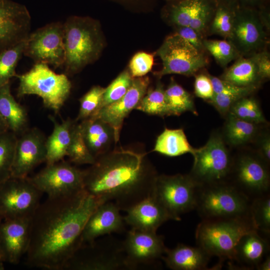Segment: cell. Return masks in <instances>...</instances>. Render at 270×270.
I'll return each mask as SVG.
<instances>
[{
	"label": "cell",
	"instance_id": "6da1fadb",
	"mask_svg": "<svg viewBox=\"0 0 270 270\" xmlns=\"http://www.w3.org/2000/svg\"><path fill=\"white\" fill-rule=\"evenodd\" d=\"M102 202L84 190L48 197L30 220L25 264L48 270H63L82 245V234L92 212Z\"/></svg>",
	"mask_w": 270,
	"mask_h": 270
},
{
	"label": "cell",
	"instance_id": "7a4b0ae2",
	"mask_svg": "<svg viewBox=\"0 0 270 270\" xmlns=\"http://www.w3.org/2000/svg\"><path fill=\"white\" fill-rule=\"evenodd\" d=\"M84 172L86 192L125 212L153 194L158 176L146 152L122 147L96 158Z\"/></svg>",
	"mask_w": 270,
	"mask_h": 270
},
{
	"label": "cell",
	"instance_id": "3957f363",
	"mask_svg": "<svg viewBox=\"0 0 270 270\" xmlns=\"http://www.w3.org/2000/svg\"><path fill=\"white\" fill-rule=\"evenodd\" d=\"M66 74L78 72L96 60L103 46L100 26L89 17L71 16L64 23Z\"/></svg>",
	"mask_w": 270,
	"mask_h": 270
},
{
	"label": "cell",
	"instance_id": "277c9868",
	"mask_svg": "<svg viewBox=\"0 0 270 270\" xmlns=\"http://www.w3.org/2000/svg\"><path fill=\"white\" fill-rule=\"evenodd\" d=\"M252 230H255L248 220L204 219L197 227L196 238L198 246L210 256L233 260L239 240Z\"/></svg>",
	"mask_w": 270,
	"mask_h": 270
},
{
	"label": "cell",
	"instance_id": "5b68a950",
	"mask_svg": "<svg viewBox=\"0 0 270 270\" xmlns=\"http://www.w3.org/2000/svg\"><path fill=\"white\" fill-rule=\"evenodd\" d=\"M251 200L232 184L200 186L196 208L204 219L242 218L250 220Z\"/></svg>",
	"mask_w": 270,
	"mask_h": 270
},
{
	"label": "cell",
	"instance_id": "8992f818",
	"mask_svg": "<svg viewBox=\"0 0 270 270\" xmlns=\"http://www.w3.org/2000/svg\"><path fill=\"white\" fill-rule=\"evenodd\" d=\"M19 80L18 96H40L46 108L58 112L68 98L71 82L65 74H58L48 64L36 63L28 72L15 76Z\"/></svg>",
	"mask_w": 270,
	"mask_h": 270
},
{
	"label": "cell",
	"instance_id": "52a82bcc",
	"mask_svg": "<svg viewBox=\"0 0 270 270\" xmlns=\"http://www.w3.org/2000/svg\"><path fill=\"white\" fill-rule=\"evenodd\" d=\"M270 30V8L258 10L238 6L232 32L228 40L242 56H250L266 48Z\"/></svg>",
	"mask_w": 270,
	"mask_h": 270
},
{
	"label": "cell",
	"instance_id": "ba28073f",
	"mask_svg": "<svg viewBox=\"0 0 270 270\" xmlns=\"http://www.w3.org/2000/svg\"><path fill=\"white\" fill-rule=\"evenodd\" d=\"M200 186L190 175H158L153 194L170 220H180V216L196 207Z\"/></svg>",
	"mask_w": 270,
	"mask_h": 270
},
{
	"label": "cell",
	"instance_id": "9c48e42d",
	"mask_svg": "<svg viewBox=\"0 0 270 270\" xmlns=\"http://www.w3.org/2000/svg\"><path fill=\"white\" fill-rule=\"evenodd\" d=\"M64 270H129L122 242L112 239L82 244L68 260Z\"/></svg>",
	"mask_w": 270,
	"mask_h": 270
},
{
	"label": "cell",
	"instance_id": "30bf717a",
	"mask_svg": "<svg viewBox=\"0 0 270 270\" xmlns=\"http://www.w3.org/2000/svg\"><path fill=\"white\" fill-rule=\"evenodd\" d=\"M192 156L194 162L190 175L200 186L224 182L232 164L220 135L212 136L204 146L196 148Z\"/></svg>",
	"mask_w": 270,
	"mask_h": 270
},
{
	"label": "cell",
	"instance_id": "8fae6325",
	"mask_svg": "<svg viewBox=\"0 0 270 270\" xmlns=\"http://www.w3.org/2000/svg\"><path fill=\"white\" fill-rule=\"evenodd\" d=\"M156 54L162 63L156 73L159 78L170 74L192 76L208 64L204 53L176 32L166 38Z\"/></svg>",
	"mask_w": 270,
	"mask_h": 270
},
{
	"label": "cell",
	"instance_id": "7c38bea8",
	"mask_svg": "<svg viewBox=\"0 0 270 270\" xmlns=\"http://www.w3.org/2000/svg\"><path fill=\"white\" fill-rule=\"evenodd\" d=\"M42 194L28 178L10 176L0 182V219L31 218Z\"/></svg>",
	"mask_w": 270,
	"mask_h": 270
},
{
	"label": "cell",
	"instance_id": "4fadbf2b",
	"mask_svg": "<svg viewBox=\"0 0 270 270\" xmlns=\"http://www.w3.org/2000/svg\"><path fill=\"white\" fill-rule=\"evenodd\" d=\"M24 54L36 63L50 64L56 68L64 66V23H50L30 33L26 39Z\"/></svg>",
	"mask_w": 270,
	"mask_h": 270
},
{
	"label": "cell",
	"instance_id": "5bb4252c",
	"mask_svg": "<svg viewBox=\"0 0 270 270\" xmlns=\"http://www.w3.org/2000/svg\"><path fill=\"white\" fill-rule=\"evenodd\" d=\"M84 170L62 160L46 164L29 179L42 194L48 197H57L84 190Z\"/></svg>",
	"mask_w": 270,
	"mask_h": 270
},
{
	"label": "cell",
	"instance_id": "9a60e30c",
	"mask_svg": "<svg viewBox=\"0 0 270 270\" xmlns=\"http://www.w3.org/2000/svg\"><path fill=\"white\" fill-rule=\"evenodd\" d=\"M129 270L151 264L164 256L166 248L162 236L156 232L132 228L122 242Z\"/></svg>",
	"mask_w": 270,
	"mask_h": 270
},
{
	"label": "cell",
	"instance_id": "2e32d148",
	"mask_svg": "<svg viewBox=\"0 0 270 270\" xmlns=\"http://www.w3.org/2000/svg\"><path fill=\"white\" fill-rule=\"evenodd\" d=\"M30 28V14L24 5L0 0V52L26 39Z\"/></svg>",
	"mask_w": 270,
	"mask_h": 270
},
{
	"label": "cell",
	"instance_id": "e0dca14e",
	"mask_svg": "<svg viewBox=\"0 0 270 270\" xmlns=\"http://www.w3.org/2000/svg\"><path fill=\"white\" fill-rule=\"evenodd\" d=\"M45 138L38 129L28 128L17 136L11 168V176L26 178L46 158Z\"/></svg>",
	"mask_w": 270,
	"mask_h": 270
},
{
	"label": "cell",
	"instance_id": "ac0fdd59",
	"mask_svg": "<svg viewBox=\"0 0 270 270\" xmlns=\"http://www.w3.org/2000/svg\"><path fill=\"white\" fill-rule=\"evenodd\" d=\"M149 84L150 80L148 76L134 78L130 88L120 99L102 108L94 116L107 122L113 128L116 143L119 140L120 131L124 118L134 109H136L146 92Z\"/></svg>",
	"mask_w": 270,
	"mask_h": 270
},
{
	"label": "cell",
	"instance_id": "d6986e66",
	"mask_svg": "<svg viewBox=\"0 0 270 270\" xmlns=\"http://www.w3.org/2000/svg\"><path fill=\"white\" fill-rule=\"evenodd\" d=\"M31 218L3 220L0 222V254L2 262L17 264L27 251Z\"/></svg>",
	"mask_w": 270,
	"mask_h": 270
},
{
	"label": "cell",
	"instance_id": "ffe728a7",
	"mask_svg": "<svg viewBox=\"0 0 270 270\" xmlns=\"http://www.w3.org/2000/svg\"><path fill=\"white\" fill-rule=\"evenodd\" d=\"M234 186L250 199L268 194L270 175L264 164L251 156H243L235 166Z\"/></svg>",
	"mask_w": 270,
	"mask_h": 270
},
{
	"label": "cell",
	"instance_id": "44dd1931",
	"mask_svg": "<svg viewBox=\"0 0 270 270\" xmlns=\"http://www.w3.org/2000/svg\"><path fill=\"white\" fill-rule=\"evenodd\" d=\"M120 209L112 202L100 204L88 218L82 234V244L113 232H120L124 228V218Z\"/></svg>",
	"mask_w": 270,
	"mask_h": 270
},
{
	"label": "cell",
	"instance_id": "7402d4cb",
	"mask_svg": "<svg viewBox=\"0 0 270 270\" xmlns=\"http://www.w3.org/2000/svg\"><path fill=\"white\" fill-rule=\"evenodd\" d=\"M124 222L136 230L156 232L164 222L170 220L154 194L140 201L126 212Z\"/></svg>",
	"mask_w": 270,
	"mask_h": 270
},
{
	"label": "cell",
	"instance_id": "603a6c76",
	"mask_svg": "<svg viewBox=\"0 0 270 270\" xmlns=\"http://www.w3.org/2000/svg\"><path fill=\"white\" fill-rule=\"evenodd\" d=\"M80 124L85 142L96 158L111 150L112 144H116L113 128L100 118L94 116Z\"/></svg>",
	"mask_w": 270,
	"mask_h": 270
},
{
	"label": "cell",
	"instance_id": "cb8c5ba5",
	"mask_svg": "<svg viewBox=\"0 0 270 270\" xmlns=\"http://www.w3.org/2000/svg\"><path fill=\"white\" fill-rule=\"evenodd\" d=\"M161 258L166 265L174 270H200L206 268L210 256L202 248L182 244L172 249L166 248Z\"/></svg>",
	"mask_w": 270,
	"mask_h": 270
},
{
	"label": "cell",
	"instance_id": "d4e9b609",
	"mask_svg": "<svg viewBox=\"0 0 270 270\" xmlns=\"http://www.w3.org/2000/svg\"><path fill=\"white\" fill-rule=\"evenodd\" d=\"M54 124L51 134L46 140V164L62 160L66 156L74 126L78 122L68 118L62 122H58L54 116H50Z\"/></svg>",
	"mask_w": 270,
	"mask_h": 270
},
{
	"label": "cell",
	"instance_id": "484cf974",
	"mask_svg": "<svg viewBox=\"0 0 270 270\" xmlns=\"http://www.w3.org/2000/svg\"><path fill=\"white\" fill-rule=\"evenodd\" d=\"M164 14L174 26H188L202 12L216 7V0H180L168 2Z\"/></svg>",
	"mask_w": 270,
	"mask_h": 270
},
{
	"label": "cell",
	"instance_id": "4316f807",
	"mask_svg": "<svg viewBox=\"0 0 270 270\" xmlns=\"http://www.w3.org/2000/svg\"><path fill=\"white\" fill-rule=\"evenodd\" d=\"M0 115L8 130L17 136L28 128L26 110L12 96L10 83L0 86Z\"/></svg>",
	"mask_w": 270,
	"mask_h": 270
},
{
	"label": "cell",
	"instance_id": "83f0119b",
	"mask_svg": "<svg viewBox=\"0 0 270 270\" xmlns=\"http://www.w3.org/2000/svg\"><path fill=\"white\" fill-rule=\"evenodd\" d=\"M269 250L266 240L258 231L252 230L242 236L236 246L233 260L247 268H256L264 258Z\"/></svg>",
	"mask_w": 270,
	"mask_h": 270
},
{
	"label": "cell",
	"instance_id": "f1b7e54d",
	"mask_svg": "<svg viewBox=\"0 0 270 270\" xmlns=\"http://www.w3.org/2000/svg\"><path fill=\"white\" fill-rule=\"evenodd\" d=\"M228 68L220 78L240 87L258 88L262 80L251 56H240Z\"/></svg>",
	"mask_w": 270,
	"mask_h": 270
},
{
	"label": "cell",
	"instance_id": "f546056e",
	"mask_svg": "<svg viewBox=\"0 0 270 270\" xmlns=\"http://www.w3.org/2000/svg\"><path fill=\"white\" fill-rule=\"evenodd\" d=\"M196 148L189 144L182 128H165L158 136L153 151L164 156L174 157L186 153L194 154Z\"/></svg>",
	"mask_w": 270,
	"mask_h": 270
},
{
	"label": "cell",
	"instance_id": "4dcf8cb0",
	"mask_svg": "<svg viewBox=\"0 0 270 270\" xmlns=\"http://www.w3.org/2000/svg\"><path fill=\"white\" fill-rule=\"evenodd\" d=\"M164 93L170 115L180 116L186 112L198 114L192 96L179 85L173 78H171Z\"/></svg>",
	"mask_w": 270,
	"mask_h": 270
},
{
	"label": "cell",
	"instance_id": "1f68e13d",
	"mask_svg": "<svg viewBox=\"0 0 270 270\" xmlns=\"http://www.w3.org/2000/svg\"><path fill=\"white\" fill-rule=\"evenodd\" d=\"M225 127V135L228 142L240 146L250 141L257 132V124L240 119L230 114Z\"/></svg>",
	"mask_w": 270,
	"mask_h": 270
},
{
	"label": "cell",
	"instance_id": "d6a6232c",
	"mask_svg": "<svg viewBox=\"0 0 270 270\" xmlns=\"http://www.w3.org/2000/svg\"><path fill=\"white\" fill-rule=\"evenodd\" d=\"M164 91V85L158 81L154 89L146 92L136 109L152 115L170 116Z\"/></svg>",
	"mask_w": 270,
	"mask_h": 270
},
{
	"label": "cell",
	"instance_id": "836d02e7",
	"mask_svg": "<svg viewBox=\"0 0 270 270\" xmlns=\"http://www.w3.org/2000/svg\"><path fill=\"white\" fill-rule=\"evenodd\" d=\"M237 7L218 4L209 28L208 34L218 35L228 40L232 32Z\"/></svg>",
	"mask_w": 270,
	"mask_h": 270
},
{
	"label": "cell",
	"instance_id": "e575fe53",
	"mask_svg": "<svg viewBox=\"0 0 270 270\" xmlns=\"http://www.w3.org/2000/svg\"><path fill=\"white\" fill-rule=\"evenodd\" d=\"M26 39L0 52V86L10 83L16 74V68L24 54Z\"/></svg>",
	"mask_w": 270,
	"mask_h": 270
},
{
	"label": "cell",
	"instance_id": "d590c367",
	"mask_svg": "<svg viewBox=\"0 0 270 270\" xmlns=\"http://www.w3.org/2000/svg\"><path fill=\"white\" fill-rule=\"evenodd\" d=\"M250 218L254 228L266 234L270 232V197L268 194L251 201Z\"/></svg>",
	"mask_w": 270,
	"mask_h": 270
},
{
	"label": "cell",
	"instance_id": "8d00e7d4",
	"mask_svg": "<svg viewBox=\"0 0 270 270\" xmlns=\"http://www.w3.org/2000/svg\"><path fill=\"white\" fill-rule=\"evenodd\" d=\"M67 156L70 161L76 164H92L96 161L88 148L83 138L80 123L76 122L73 132Z\"/></svg>",
	"mask_w": 270,
	"mask_h": 270
},
{
	"label": "cell",
	"instance_id": "74e56055",
	"mask_svg": "<svg viewBox=\"0 0 270 270\" xmlns=\"http://www.w3.org/2000/svg\"><path fill=\"white\" fill-rule=\"evenodd\" d=\"M206 50L214 58L222 67H226L232 61L241 56L234 45L227 40H204Z\"/></svg>",
	"mask_w": 270,
	"mask_h": 270
},
{
	"label": "cell",
	"instance_id": "f35d334b",
	"mask_svg": "<svg viewBox=\"0 0 270 270\" xmlns=\"http://www.w3.org/2000/svg\"><path fill=\"white\" fill-rule=\"evenodd\" d=\"M16 138L10 130L0 134V182L11 176Z\"/></svg>",
	"mask_w": 270,
	"mask_h": 270
},
{
	"label": "cell",
	"instance_id": "ab89813d",
	"mask_svg": "<svg viewBox=\"0 0 270 270\" xmlns=\"http://www.w3.org/2000/svg\"><path fill=\"white\" fill-rule=\"evenodd\" d=\"M228 114L256 124L266 122L256 100L248 96L236 101L231 106Z\"/></svg>",
	"mask_w": 270,
	"mask_h": 270
},
{
	"label": "cell",
	"instance_id": "60d3db41",
	"mask_svg": "<svg viewBox=\"0 0 270 270\" xmlns=\"http://www.w3.org/2000/svg\"><path fill=\"white\" fill-rule=\"evenodd\" d=\"M105 88L100 86L92 87L80 100V108L76 118L82 121L95 116L100 108Z\"/></svg>",
	"mask_w": 270,
	"mask_h": 270
},
{
	"label": "cell",
	"instance_id": "b9f144b4",
	"mask_svg": "<svg viewBox=\"0 0 270 270\" xmlns=\"http://www.w3.org/2000/svg\"><path fill=\"white\" fill-rule=\"evenodd\" d=\"M133 78L130 71L128 70L120 73L105 88L100 108L120 99L130 88Z\"/></svg>",
	"mask_w": 270,
	"mask_h": 270
},
{
	"label": "cell",
	"instance_id": "7bdbcfd3",
	"mask_svg": "<svg viewBox=\"0 0 270 270\" xmlns=\"http://www.w3.org/2000/svg\"><path fill=\"white\" fill-rule=\"evenodd\" d=\"M153 64V54L138 52L134 56L130 61V72L133 78L144 76L152 70Z\"/></svg>",
	"mask_w": 270,
	"mask_h": 270
},
{
	"label": "cell",
	"instance_id": "ee69618b",
	"mask_svg": "<svg viewBox=\"0 0 270 270\" xmlns=\"http://www.w3.org/2000/svg\"><path fill=\"white\" fill-rule=\"evenodd\" d=\"M208 75L212 84L214 94H242L248 96L258 88L238 86L210 74Z\"/></svg>",
	"mask_w": 270,
	"mask_h": 270
},
{
	"label": "cell",
	"instance_id": "f6af8a7d",
	"mask_svg": "<svg viewBox=\"0 0 270 270\" xmlns=\"http://www.w3.org/2000/svg\"><path fill=\"white\" fill-rule=\"evenodd\" d=\"M246 96L242 94H214L208 100L222 115L228 114L231 106L238 100Z\"/></svg>",
	"mask_w": 270,
	"mask_h": 270
},
{
	"label": "cell",
	"instance_id": "bcb514c9",
	"mask_svg": "<svg viewBox=\"0 0 270 270\" xmlns=\"http://www.w3.org/2000/svg\"><path fill=\"white\" fill-rule=\"evenodd\" d=\"M194 92L196 96L205 100L212 98L214 92L208 74H200L195 76Z\"/></svg>",
	"mask_w": 270,
	"mask_h": 270
},
{
	"label": "cell",
	"instance_id": "7dc6e473",
	"mask_svg": "<svg viewBox=\"0 0 270 270\" xmlns=\"http://www.w3.org/2000/svg\"><path fill=\"white\" fill-rule=\"evenodd\" d=\"M175 30L176 33L190 42L196 49L206 54V50L203 42L204 38L195 30L188 26H175Z\"/></svg>",
	"mask_w": 270,
	"mask_h": 270
},
{
	"label": "cell",
	"instance_id": "c3c4849f",
	"mask_svg": "<svg viewBox=\"0 0 270 270\" xmlns=\"http://www.w3.org/2000/svg\"><path fill=\"white\" fill-rule=\"evenodd\" d=\"M250 56L252 57L256 66L260 78L262 80L269 79L270 78V54L266 48L254 53Z\"/></svg>",
	"mask_w": 270,
	"mask_h": 270
},
{
	"label": "cell",
	"instance_id": "681fc988",
	"mask_svg": "<svg viewBox=\"0 0 270 270\" xmlns=\"http://www.w3.org/2000/svg\"><path fill=\"white\" fill-rule=\"evenodd\" d=\"M270 0H238L239 6L260 10L269 6Z\"/></svg>",
	"mask_w": 270,
	"mask_h": 270
},
{
	"label": "cell",
	"instance_id": "f907efd6",
	"mask_svg": "<svg viewBox=\"0 0 270 270\" xmlns=\"http://www.w3.org/2000/svg\"><path fill=\"white\" fill-rule=\"evenodd\" d=\"M260 152L262 157L266 162L270 160V138L269 136H266L262 140L260 144Z\"/></svg>",
	"mask_w": 270,
	"mask_h": 270
},
{
	"label": "cell",
	"instance_id": "816d5d0a",
	"mask_svg": "<svg viewBox=\"0 0 270 270\" xmlns=\"http://www.w3.org/2000/svg\"><path fill=\"white\" fill-rule=\"evenodd\" d=\"M257 270H270V256H266L256 266Z\"/></svg>",
	"mask_w": 270,
	"mask_h": 270
},
{
	"label": "cell",
	"instance_id": "f5cc1de1",
	"mask_svg": "<svg viewBox=\"0 0 270 270\" xmlns=\"http://www.w3.org/2000/svg\"><path fill=\"white\" fill-rule=\"evenodd\" d=\"M218 4H224L234 7L239 6L238 0H216Z\"/></svg>",
	"mask_w": 270,
	"mask_h": 270
},
{
	"label": "cell",
	"instance_id": "db71d44e",
	"mask_svg": "<svg viewBox=\"0 0 270 270\" xmlns=\"http://www.w3.org/2000/svg\"><path fill=\"white\" fill-rule=\"evenodd\" d=\"M9 130L8 126L2 118L0 115V134Z\"/></svg>",
	"mask_w": 270,
	"mask_h": 270
},
{
	"label": "cell",
	"instance_id": "11a10c76",
	"mask_svg": "<svg viewBox=\"0 0 270 270\" xmlns=\"http://www.w3.org/2000/svg\"><path fill=\"white\" fill-rule=\"evenodd\" d=\"M167 0L168 2H170L178 1V0Z\"/></svg>",
	"mask_w": 270,
	"mask_h": 270
},
{
	"label": "cell",
	"instance_id": "9f6ffc18",
	"mask_svg": "<svg viewBox=\"0 0 270 270\" xmlns=\"http://www.w3.org/2000/svg\"><path fill=\"white\" fill-rule=\"evenodd\" d=\"M2 262V260L1 256H0V262Z\"/></svg>",
	"mask_w": 270,
	"mask_h": 270
},
{
	"label": "cell",
	"instance_id": "6f0895ef",
	"mask_svg": "<svg viewBox=\"0 0 270 270\" xmlns=\"http://www.w3.org/2000/svg\"><path fill=\"white\" fill-rule=\"evenodd\" d=\"M1 220H2L0 219V222Z\"/></svg>",
	"mask_w": 270,
	"mask_h": 270
}]
</instances>
